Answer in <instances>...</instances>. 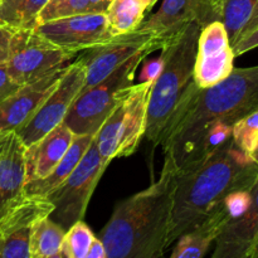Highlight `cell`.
<instances>
[{
    "instance_id": "8",
    "label": "cell",
    "mask_w": 258,
    "mask_h": 258,
    "mask_svg": "<svg viewBox=\"0 0 258 258\" xmlns=\"http://www.w3.org/2000/svg\"><path fill=\"white\" fill-rule=\"evenodd\" d=\"M106 166L98 153L93 138L90 148L71 175L45 198L53 204L49 218L64 231L78 221H82L96 185L100 181Z\"/></svg>"
},
{
    "instance_id": "28",
    "label": "cell",
    "mask_w": 258,
    "mask_h": 258,
    "mask_svg": "<svg viewBox=\"0 0 258 258\" xmlns=\"http://www.w3.org/2000/svg\"><path fill=\"white\" fill-rule=\"evenodd\" d=\"M251 203V190H236L229 193L224 198L223 204L231 219L239 217L246 212Z\"/></svg>"
},
{
    "instance_id": "2",
    "label": "cell",
    "mask_w": 258,
    "mask_h": 258,
    "mask_svg": "<svg viewBox=\"0 0 258 258\" xmlns=\"http://www.w3.org/2000/svg\"><path fill=\"white\" fill-rule=\"evenodd\" d=\"M258 181V165L233 140L176 171L168 246L198 227L227 196L251 190Z\"/></svg>"
},
{
    "instance_id": "10",
    "label": "cell",
    "mask_w": 258,
    "mask_h": 258,
    "mask_svg": "<svg viewBox=\"0 0 258 258\" xmlns=\"http://www.w3.org/2000/svg\"><path fill=\"white\" fill-rule=\"evenodd\" d=\"M146 48L158 50L160 49V43L153 33L136 29L125 34L115 35L102 44L83 50V54L78 57L85 66L86 78L83 88L92 87L105 80L126 60Z\"/></svg>"
},
{
    "instance_id": "32",
    "label": "cell",
    "mask_w": 258,
    "mask_h": 258,
    "mask_svg": "<svg viewBox=\"0 0 258 258\" xmlns=\"http://www.w3.org/2000/svg\"><path fill=\"white\" fill-rule=\"evenodd\" d=\"M13 29L4 24H0V63H5L9 52V40Z\"/></svg>"
},
{
    "instance_id": "13",
    "label": "cell",
    "mask_w": 258,
    "mask_h": 258,
    "mask_svg": "<svg viewBox=\"0 0 258 258\" xmlns=\"http://www.w3.org/2000/svg\"><path fill=\"white\" fill-rule=\"evenodd\" d=\"M53 204L47 198L24 196L0 218V258H30L33 223L49 216Z\"/></svg>"
},
{
    "instance_id": "17",
    "label": "cell",
    "mask_w": 258,
    "mask_h": 258,
    "mask_svg": "<svg viewBox=\"0 0 258 258\" xmlns=\"http://www.w3.org/2000/svg\"><path fill=\"white\" fill-rule=\"evenodd\" d=\"M206 0H163L160 9L144 19L138 29L153 33L160 48L193 22H201Z\"/></svg>"
},
{
    "instance_id": "19",
    "label": "cell",
    "mask_w": 258,
    "mask_h": 258,
    "mask_svg": "<svg viewBox=\"0 0 258 258\" xmlns=\"http://www.w3.org/2000/svg\"><path fill=\"white\" fill-rule=\"evenodd\" d=\"M231 221L223 202L198 227L176 239L169 258H204L227 222Z\"/></svg>"
},
{
    "instance_id": "29",
    "label": "cell",
    "mask_w": 258,
    "mask_h": 258,
    "mask_svg": "<svg viewBox=\"0 0 258 258\" xmlns=\"http://www.w3.org/2000/svg\"><path fill=\"white\" fill-rule=\"evenodd\" d=\"M22 87L15 81L12 80L7 70V63H0V103L14 95Z\"/></svg>"
},
{
    "instance_id": "18",
    "label": "cell",
    "mask_w": 258,
    "mask_h": 258,
    "mask_svg": "<svg viewBox=\"0 0 258 258\" xmlns=\"http://www.w3.org/2000/svg\"><path fill=\"white\" fill-rule=\"evenodd\" d=\"M75 138L72 130L64 123H60L38 143L27 148V181L45 178L62 160Z\"/></svg>"
},
{
    "instance_id": "25",
    "label": "cell",
    "mask_w": 258,
    "mask_h": 258,
    "mask_svg": "<svg viewBox=\"0 0 258 258\" xmlns=\"http://www.w3.org/2000/svg\"><path fill=\"white\" fill-rule=\"evenodd\" d=\"M95 238L93 232L85 222H76L66 231L63 241V253L66 258H85Z\"/></svg>"
},
{
    "instance_id": "22",
    "label": "cell",
    "mask_w": 258,
    "mask_h": 258,
    "mask_svg": "<svg viewBox=\"0 0 258 258\" xmlns=\"http://www.w3.org/2000/svg\"><path fill=\"white\" fill-rule=\"evenodd\" d=\"M64 236V229L52 221L49 216L38 218L33 223L30 233V258H49L60 253Z\"/></svg>"
},
{
    "instance_id": "30",
    "label": "cell",
    "mask_w": 258,
    "mask_h": 258,
    "mask_svg": "<svg viewBox=\"0 0 258 258\" xmlns=\"http://www.w3.org/2000/svg\"><path fill=\"white\" fill-rule=\"evenodd\" d=\"M258 47V27L254 28L251 32L246 33L244 35H242L241 38L237 39V42L232 45V49H233L234 57L237 55H241L243 53L248 52V50L254 49Z\"/></svg>"
},
{
    "instance_id": "27",
    "label": "cell",
    "mask_w": 258,
    "mask_h": 258,
    "mask_svg": "<svg viewBox=\"0 0 258 258\" xmlns=\"http://www.w3.org/2000/svg\"><path fill=\"white\" fill-rule=\"evenodd\" d=\"M232 140L243 153L252 155L258 141V111L234 123L232 127Z\"/></svg>"
},
{
    "instance_id": "1",
    "label": "cell",
    "mask_w": 258,
    "mask_h": 258,
    "mask_svg": "<svg viewBox=\"0 0 258 258\" xmlns=\"http://www.w3.org/2000/svg\"><path fill=\"white\" fill-rule=\"evenodd\" d=\"M258 111V66L234 68L217 85L199 88L191 81L166 123L160 143L164 160L176 171L196 158L199 140L211 123L233 127L237 121Z\"/></svg>"
},
{
    "instance_id": "37",
    "label": "cell",
    "mask_w": 258,
    "mask_h": 258,
    "mask_svg": "<svg viewBox=\"0 0 258 258\" xmlns=\"http://www.w3.org/2000/svg\"><path fill=\"white\" fill-rule=\"evenodd\" d=\"M251 158H252V160H253L254 163H256L258 165V141H257V145H256V148H254L253 153H252Z\"/></svg>"
},
{
    "instance_id": "24",
    "label": "cell",
    "mask_w": 258,
    "mask_h": 258,
    "mask_svg": "<svg viewBox=\"0 0 258 258\" xmlns=\"http://www.w3.org/2000/svg\"><path fill=\"white\" fill-rule=\"evenodd\" d=\"M146 10L141 0H111L105 15L113 37L138 29Z\"/></svg>"
},
{
    "instance_id": "9",
    "label": "cell",
    "mask_w": 258,
    "mask_h": 258,
    "mask_svg": "<svg viewBox=\"0 0 258 258\" xmlns=\"http://www.w3.org/2000/svg\"><path fill=\"white\" fill-rule=\"evenodd\" d=\"M85 78V66L77 57V59L68 64L58 85L43 101L30 120L17 131V135L25 148L34 145L53 128L63 123L73 101L83 90Z\"/></svg>"
},
{
    "instance_id": "23",
    "label": "cell",
    "mask_w": 258,
    "mask_h": 258,
    "mask_svg": "<svg viewBox=\"0 0 258 258\" xmlns=\"http://www.w3.org/2000/svg\"><path fill=\"white\" fill-rule=\"evenodd\" d=\"M49 0H0V24L12 29H34Z\"/></svg>"
},
{
    "instance_id": "26",
    "label": "cell",
    "mask_w": 258,
    "mask_h": 258,
    "mask_svg": "<svg viewBox=\"0 0 258 258\" xmlns=\"http://www.w3.org/2000/svg\"><path fill=\"white\" fill-rule=\"evenodd\" d=\"M85 13H92V0H49L39 14L38 24Z\"/></svg>"
},
{
    "instance_id": "36",
    "label": "cell",
    "mask_w": 258,
    "mask_h": 258,
    "mask_svg": "<svg viewBox=\"0 0 258 258\" xmlns=\"http://www.w3.org/2000/svg\"><path fill=\"white\" fill-rule=\"evenodd\" d=\"M141 2H143L144 4H145V7L148 8V10H149V9H151V8H153L154 5H155V3L158 2V0H141Z\"/></svg>"
},
{
    "instance_id": "31",
    "label": "cell",
    "mask_w": 258,
    "mask_h": 258,
    "mask_svg": "<svg viewBox=\"0 0 258 258\" xmlns=\"http://www.w3.org/2000/svg\"><path fill=\"white\" fill-rule=\"evenodd\" d=\"M163 63L164 60L161 54L159 57L153 58V59L146 60L143 70H141L140 76H139L140 82H154L160 73L161 68H163Z\"/></svg>"
},
{
    "instance_id": "15",
    "label": "cell",
    "mask_w": 258,
    "mask_h": 258,
    "mask_svg": "<svg viewBox=\"0 0 258 258\" xmlns=\"http://www.w3.org/2000/svg\"><path fill=\"white\" fill-rule=\"evenodd\" d=\"M25 150L15 131L0 135V218L24 197Z\"/></svg>"
},
{
    "instance_id": "21",
    "label": "cell",
    "mask_w": 258,
    "mask_h": 258,
    "mask_svg": "<svg viewBox=\"0 0 258 258\" xmlns=\"http://www.w3.org/2000/svg\"><path fill=\"white\" fill-rule=\"evenodd\" d=\"M257 0H206L199 25L219 20L226 27L231 45L234 44L248 22Z\"/></svg>"
},
{
    "instance_id": "7",
    "label": "cell",
    "mask_w": 258,
    "mask_h": 258,
    "mask_svg": "<svg viewBox=\"0 0 258 258\" xmlns=\"http://www.w3.org/2000/svg\"><path fill=\"white\" fill-rule=\"evenodd\" d=\"M78 54L53 44L34 29H13L5 63L12 80L24 86L70 64Z\"/></svg>"
},
{
    "instance_id": "6",
    "label": "cell",
    "mask_w": 258,
    "mask_h": 258,
    "mask_svg": "<svg viewBox=\"0 0 258 258\" xmlns=\"http://www.w3.org/2000/svg\"><path fill=\"white\" fill-rule=\"evenodd\" d=\"M153 52H155L154 48H146L136 53L105 80L92 87L83 88L73 101L63 123L75 135H96L117 102L121 91L134 85L139 66Z\"/></svg>"
},
{
    "instance_id": "3",
    "label": "cell",
    "mask_w": 258,
    "mask_h": 258,
    "mask_svg": "<svg viewBox=\"0 0 258 258\" xmlns=\"http://www.w3.org/2000/svg\"><path fill=\"white\" fill-rule=\"evenodd\" d=\"M176 170L164 160L158 181L116 206L100 233L107 258H161L168 248Z\"/></svg>"
},
{
    "instance_id": "35",
    "label": "cell",
    "mask_w": 258,
    "mask_h": 258,
    "mask_svg": "<svg viewBox=\"0 0 258 258\" xmlns=\"http://www.w3.org/2000/svg\"><path fill=\"white\" fill-rule=\"evenodd\" d=\"M111 0H92V13H105Z\"/></svg>"
},
{
    "instance_id": "34",
    "label": "cell",
    "mask_w": 258,
    "mask_h": 258,
    "mask_svg": "<svg viewBox=\"0 0 258 258\" xmlns=\"http://www.w3.org/2000/svg\"><path fill=\"white\" fill-rule=\"evenodd\" d=\"M256 27H258V0H257V3H256V5H254L253 12H252L251 17H249L248 22H247V24L244 25V28H243V29H242L241 34H239L238 38H241L242 35H244V34H246V33H248V32H251V30H253ZM238 38H237V39H238ZM236 42H237V40H236ZM236 42H234V43H236Z\"/></svg>"
},
{
    "instance_id": "38",
    "label": "cell",
    "mask_w": 258,
    "mask_h": 258,
    "mask_svg": "<svg viewBox=\"0 0 258 258\" xmlns=\"http://www.w3.org/2000/svg\"><path fill=\"white\" fill-rule=\"evenodd\" d=\"M251 258H258V239H257L256 244H254V248H253V252H252Z\"/></svg>"
},
{
    "instance_id": "14",
    "label": "cell",
    "mask_w": 258,
    "mask_h": 258,
    "mask_svg": "<svg viewBox=\"0 0 258 258\" xmlns=\"http://www.w3.org/2000/svg\"><path fill=\"white\" fill-rule=\"evenodd\" d=\"M67 68L68 64L53 71L40 80L22 86L14 95L3 101L0 103V135L13 131L17 133L27 123L43 101L54 90Z\"/></svg>"
},
{
    "instance_id": "5",
    "label": "cell",
    "mask_w": 258,
    "mask_h": 258,
    "mask_svg": "<svg viewBox=\"0 0 258 258\" xmlns=\"http://www.w3.org/2000/svg\"><path fill=\"white\" fill-rule=\"evenodd\" d=\"M151 86L153 82H139L123 88L96 133V145L106 168L113 159L133 155L144 139Z\"/></svg>"
},
{
    "instance_id": "12",
    "label": "cell",
    "mask_w": 258,
    "mask_h": 258,
    "mask_svg": "<svg viewBox=\"0 0 258 258\" xmlns=\"http://www.w3.org/2000/svg\"><path fill=\"white\" fill-rule=\"evenodd\" d=\"M234 58L223 23L214 20L202 28L193 72V81L197 87H212L228 77L234 70Z\"/></svg>"
},
{
    "instance_id": "20",
    "label": "cell",
    "mask_w": 258,
    "mask_h": 258,
    "mask_svg": "<svg viewBox=\"0 0 258 258\" xmlns=\"http://www.w3.org/2000/svg\"><path fill=\"white\" fill-rule=\"evenodd\" d=\"M95 135H76L70 149L62 160L45 178L28 180L24 185V196L45 198L48 194L54 191L68 176L71 175L86 151L90 148Z\"/></svg>"
},
{
    "instance_id": "11",
    "label": "cell",
    "mask_w": 258,
    "mask_h": 258,
    "mask_svg": "<svg viewBox=\"0 0 258 258\" xmlns=\"http://www.w3.org/2000/svg\"><path fill=\"white\" fill-rule=\"evenodd\" d=\"M53 44L66 50L81 53L113 38L105 13H85L58 18L34 28Z\"/></svg>"
},
{
    "instance_id": "16",
    "label": "cell",
    "mask_w": 258,
    "mask_h": 258,
    "mask_svg": "<svg viewBox=\"0 0 258 258\" xmlns=\"http://www.w3.org/2000/svg\"><path fill=\"white\" fill-rule=\"evenodd\" d=\"M258 239V181L251 189V203L244 213L227 222L216 239L211 258H251Z\"/></svg>"
},
{
    "instance_id": "4",
    "label": "cell",
    "mask_w": 258,
    "mask_h": 258,
    "mask_svg": "<svg viewBox=\"0 0 258 258\" xmlns=\"http://www.w3.org/2000/svg\"><path fill=\"white\" fill-rule=\"evenodd\" d=\"M201 30L199 23L193 22L180 34L171 38L160 48L164 63L149 92L148 117L144 135L154 148L160 143L166 123L186 87L193 81L197 44Z\"/></svg>"
},
{
    "instance_id": "39",
    "label": "cell",
    "mask_w": 258,
    "mask_h": 258,
    "mask_svg": "<svg viewBox=\"0 0 258 258\" xmlns=\"http://www.w3.org/2000/svg\"><path fill=\"white\" fill-rule=\"evenodd\" d=\"M49 258H66V256H64V253H63V251H62V252H60V253L55 254V256L49 257Z\"/></svg>"
},
{
    "instance_id": "33",
    "label": "cell",
    "mask_w": 258,
    "mask_h": 258,
    "mask_svg": "<svg viewBox=\"0 0 258 258\" xmlns=\"http://www.w3.org/2000/svg\"><path fill=\"white\" fill-rule=\"evenodd\" d=\"M85 258H107V254H106V249L103 247L102 242L100 241V238L96 237L95 241H93L92 246H91L90 251L86 254Z\"/></svg>"
}]
</instances>
